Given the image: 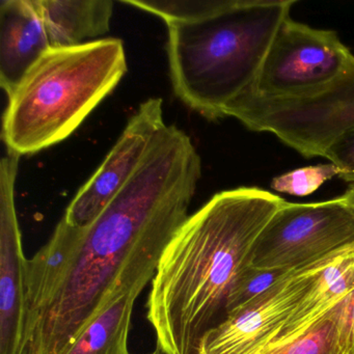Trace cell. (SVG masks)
Wrapping results in <instances>:
<instances>
[{"instance_id":"6da1fadb","label":"cell","mask_w":354,"mask_h":354,"mask_svg":"<svg viewBox=\"0 0 354 354\" xmlns=\"http://www.w3.org/2000/svg\"><path fill=\"white\" fill-rule=\"evenodd\" d=\"M201 176L189 136L165 126L129 181L82 231L59 285L32 321L30 354H65L118 297L146 288L189 217Z\"/></svg>"},{"instance_id":"7a4b0ae2","label":"cell","mask_w":354,"mask_h":354,"mask_svg":"<svg viewBox=\"0 0 354 354\" xmlns=\"http://www.w3.org/2000/svg\"><path fill=\"white\" fill-rule=\"evenodd\" d=\"M286 201L257 187L225 190L188 217L163 252L147 318L165 354H198L205 333L225 320L227 298L257 238Z\"/></svg>"},{"instance_id":"3957f363","label":"cell","mask_w":354,"mask_h":354,"mask_svg":"<svg viewBox=\"0 0 354 354\" xmlns=\"http://www.w3.org/2000/svg\"><path fill=\"white\" fill-rule=\"evenodd\" d=\"M294 0H208L192 19L167 24L176 96L209 120L227 118L252 88Z\"/></svg>"},{"instance_id":"277c9868","label":"cell","mask_w":354,"mask_h":354,"mask_svg":"<svg viewBox=\"0 0 354 354\" xmlns=\"http://www.w3.org/2000/svg\"><path fill=\"white\" fill-rule=\"evenodd\" d=\"M126 72L127 59L120 39L51 48L9 97L3 120L8 150L22 156L63 142Z\"/></svg>"},{"instance_id":"5b68a950","label":"cell","mask_w":354,"mask_h":354,"mask_svg":"<svg viewBox=\"0 0 354 354\" xmlns=\"http://www.w3.org/2000/svg\"><path fill=\"white\" fill-rule=\"evenodd\" d=\"M227 118L248 129L269 132L304 157H323L335 138L354 128V55L341 75L315 96L264 99L245 93Z\"/></svg>"},{"instance_id":"8992f818","label":"cell","mask_w":354,"mask_h":354,"mask_svg":"<svg viewBox=\"0 0 354 354\" xmlns=\"http://www.w3.org/2000/svg\"><path fill=\"white\" fill-rule=\"evenodd\" d=\"M351 244L354 214L342 196L312 204L286 202L257 238L250 266L288 272Z\"/></svg>"},{"instance_id":"52a82bcc","label":"cell","mask_w":354,"mask_h":354,"mask_svg":"<svg viewBox=\"0 0 354 354\" xmlns=\"http://www.w3.org/2000/svg\"><path fill=\"white\" fill-rule=\"evenodd\" d=\"M352 55L337 32L286 18L279 26L252 88L264 99H299L328 88Z\"/></svg>"},{"instance_id":"ba28073f","label":"cell","mask_w":354,"mask_h":354,"mask_svg":"<svg viewBox=\"0 0 354 354\" xmlns=\"http://www.w3.org/2000/svg\"><path fill=\"white\" fill-rule=\"evenodd\" d=\"M324 259L288 271L250 304L225 317L205 333L198 354H256L264 349L310 291Z\"/></svg>"},{"instance_id":"9c48e42d","label":"cell","mask_w":354,"mask_h":354,"mask_svg":"<svg viewBox=\"0 0 354 354\" xmlns=\"http://www.w3.org/2000/svg\"><path fill=\"white\" fill-rule=\"evenodd\" d=\"M20 157L8 150L0 163V354H30L28 259L15 202Z\"/></svg>"},{"instance_id":"30bf717a","label":"cell","mask_w":354,"mask_h":354,"mask_svg":"<svg viewBox=\"0 0 354 354\" xmlns=\"http://www.w3.org/2000/svg\"><path fill=\"white\" fill-rule=\"evenodd\" d=\"M167 126L162 99L150 98L140 105L102 165L78 190L68 206V225L86 229L129 181L157 134Z\"/></svg>"},{"instance_id":"8fae6325","label":"cell","mask_w":354,"mask_h":354,"mask_svg":"<svg viewBox=\"0 0 354 354\" xmlns=\"http://www.w3.org/2000/svg\"><path fill=\"white\" fill-rule=\"evenodd\" d=\"M50 49L32 0L0 1V86L8 98Z\"/></svg>"},{"instance_id":"7c38bea8","label":"cell","mask_w":354,"mask_h":354,"mask_svg":"<svg viewBox=\"0 0 354 354\" xmlns=\"http://www.w3.org/2000/svg\"><path fill=\"white\" fill-rule=\"evenodd\" d=\"M44 24L51 48H67L107 34L111 0H32Z\"/></svg>"},{"instance_id":"4fadbf2b","label":"cell","mask_w":354,"mask_h":354,"mask_svg":"<svg viewBox=\"0 0 354 354\" xmlns=\"http://www.w3.org/2000/svg\"><path fill=\"white\" fill-rule=\"evenodd\" d=\"M84 229H77L62 218L55 227L50 240L34 258L28 260V304L30 326L35 317L50 297L63 277L75 248L80 243Z\"/></svg>"},{"instance_id":"5bb4252c","label":"cell","mask_w":354,"mask_h":354,"mask_svg":"<svg viewBox=\"0 0 354 354\" xmlns=\"http://www.w3.org/2000/svg\"><path fill=\"white\" fill-rule=\"evenodd\" d=\"M144 289L131 290L107 306L65 354H130L128 337L136 299Z\"/></svg>"},{"instance_id":"9a60e30c","label":"cell","mask_w":354,"mask_h":354,"mask_svg":"<svg viewBox=\"0 0 354 354\" xmlns=\"http://www.w3.org/2000/svg\"><path fill=\"white\" fill-rule=\"evenodd\" d=\"M337 304L293 339L256 354H348L337 333Z\"/></svg>"},{"instance_id":"2e32d148","label":"cell","mask_w":354,"mask_h":354,"mask_svg":"<svg viewBox=\"0 0 354 354\" xmlns=\"http://www.w3.org/2000/svg\"><path fill=\"white\" fill-rule=\"evenodd\" d=\"M339 175L341 171L333 163L300 167L275 177L271 182V188L290 196H306L317 192L325 182Z\"/></svg>"},{"instance_id":"e0dca14e","label":"cell","mask_w":354,"mask_h":354,"mask_svg":"<svg viewBox=\"0 0 354 354\" xmlns=\"http://www.w3.org/2000/svg\"><path fill=\"white\" fill-rule=\"evenodd\" d=\"M285 271L263 270L252 266L246 267L240 274L227 298L225 314H233L258 297L263 292L279 281Z\"/></svg>"},{"instance_id":"ac0fdd59","label":"cell","mask_w":354,"mask_h":354,"mask_svg":"<svg viewBox=\"0 0 354 354\" xmlns=\"http://www.w3.org/2000/svg\"><path fill=\"white\" fill-rule=\"evenodd\" d=\"M323 157L339 167L342 180L354 183V128L335 138Z\"/></svg>"},{"instance_id":"d6986e66","label":"cell","mask_w":354,"mask_h":354,"mask_svg":"<svg viewBox=\"0 0 354 354\" xmlns=\"http://www.w3.org/2000/svg\"><path fill=\"white\" fill-rule=\"evenodd\" d=\"M337 333L348 354H354V290L337 304Z\"/></svg>"},{"instance_id":"ffe728a7","label":"cell","mask_w":354,"mask_h":354,"mask_svg":"<svg viewBox=\"0 0 354 354\" xmlns=\"http://www.w3.org/2000/svg\"><path fill=\"white\" fill-rule=\"evenodd\" d=\"M342 198L354 214V183L350 184L349 187L347 188Z\"/></svg>"},{"instance_id":"44dd1931","label":"cell","mask_w":354,"mask_h":354,"mask_svg":"<svg viewBox=\"0 0 354 354\" xmlns=\"http://www.w3.org/2000/svg\"><path fill=\"white\" fill-rule=\"evenodd\" d=\"M149 354H165V353H163L162 351H160V350L156 349V350H155L154 352H152V353H149Z\"/></svg>"}]
</instances>
